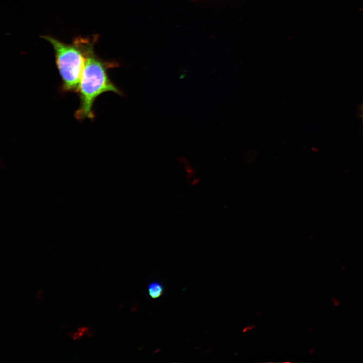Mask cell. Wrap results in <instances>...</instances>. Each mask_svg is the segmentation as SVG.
Masks as SVG:
<instances>
[{
	"label": "cell",
	"mask_w": 363,
	"mask_h": 363,
	"mask_svg": "<svg viewBox=\"0 0 363 363\" xmlns=\"http://www.w3.org/2000/svg\"><path fill=\"white\" fill-rule=\"evenodd\" d=\"M96 36L87 37L85 46V60L77 93L80 104L74 114L78 120L94 118L93 105L102 94L112 92L119 95L123 92L110 80L108 69L116 66L113 62L104 61L94 51Z\"/></svg>",
	"instance_id": "6da1fadb"
},
{
	"label": "cell",
	"mask_w": 363,
	"mask_h": 363,
	"mask_svg": "<svg viewBox=\"0 0 363 363\" xmlns=\"http://www.w3.org/2000/svg\"><path fill=\"white\" fill-rule=\"evenodd\" d=\"M52 46L64 92H77L85 60L87 37L78 36L67 44L50 35L42 37Z\"/></svg>",
	"instance_id": "7a4b0ae2"
},
{
	"label": "cell",
	"mask_w": 363,
	"mask_h": 363,
	"mask_svg": "<svg viewBox=\"0 0 363 363\" xmlns=\"http://www.w3.org/2000/svg\"><path fill=\"white\" fill-rule=\"evenodd\" d=\"M148 292L151 298H158L161 297L163 293V287L160 283L158 282H153L149 285Z\"/></svg>",
	"instance_id": "3957f363"
},
{
	"label": "cell",
	"mask_w": 363,
	"mask_h": 363,
	"mask_svg": "<svg viewBox=\"0 0 363 363\" xmlns=\"http://www.w3.org/2000/svg\"><path fill=\"white\" fill-rule=\"evenodd\" d=\"M255 327V325H254L246 326L243 329L242 332L243 333H245L248 331L252 330Z\"/></svg>",
	"instance_id": "277c9868"
},
{
	"label": "cell",
	"mask_w": 363,
	"mask_h": 363,
	"mask_svg": "<svg viewBox=\"0 0 363 363\" xmlns=\"http://www.w3.org/2000/svg\"><path fill=\"white\" fill-rule=\"evenodd\" d=\"M359 117L362 119L363 123V104L359 106Z\"/></svg>",
	"instance_id": "5b68a950"
}]
</instances>
